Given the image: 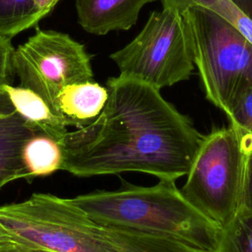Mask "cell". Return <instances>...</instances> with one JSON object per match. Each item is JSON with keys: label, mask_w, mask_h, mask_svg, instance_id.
<instances>
[{"label": "cell", "mask_w": 252, "mask_h": 252, "mask_svg": "<svg viewBox=\"0 0 252 252\" xmlns=\"http://www.w3.org/2000/svg\"><path fill=\"white\" fill-rule=\"evenodd\" d=\"M11 244H19L13 235L0 223V246L2 245H11Z\"/></svg>", "instance_id": "cell-22"}, {"label": "cell", "mask_w": 252, "mask_h": 252, "mask_svg": "<svg viewBox=\"0 0 252 252\" xmlns=\"http://www.w3.org/2000/svg\"><path fill=\"white\" fill-rule=\"evenodd\" d=\"M40 20L33 0H0V35L12 38Z\"/></svg>", "instance_id": "cell-14"}, {"label": "cell", "mask_w": 252, "mask_h": 252, "mask_svg": "<svg viewBox=\"0 0 252 252\" xmlns=\"http://www.w3.org/2000/svg\"><path fill=\"white\" fill-rule=\"evenodd\" d=\"M214 252H252V213L242 210L221 228Z\"/></svg>", "instance_id": "cell-15"}, {"label": "cell", "mask_w": 252, "mask_h": 252, "mask_svg": "<svg viewBox=\"0 0 252 252\" xmlns=\"http://www.w3.org/2000/svg\"><path fill=\"white\" fill-rule=\"evenodd\" d=\"M220 16L252 44V0H224Z\"/></svg>", "instance_id": "cell-17"}, {"label": "cell", "mask_w": 252, "mask_h": 252, "mask_svg": "<svg viewBox=\"0 0 252 252\" xmlns=\"http://www.w3.org/2000/svg\"><path fill=\"white\" fill-rule=\"evenodd\" d=\"M110 58L120 75L158 90L189 79L194 60L183 15L169 8L153 12L139 34Z\"/></svg>", "instance_id": "cell-6"}, {"label": "cell", "mask_w": 252, "mask_h": 252, "mask_svg": "<svg viewBox=\"0 0 252 252\" xmlns=\"http://www.w3.org/2000/svg\"><path fill=\"white\" fill-rule=\"evenodd\" d=\"M1 88L27 125L53 138L63 146L68 126L38 94L26 87H15L12 84H2Z\"/></svg>", "instance_id": "cell-10"}, {"label": "cell", "mask_w": 252, "mask_h": 252, "mask_svg": "<svg viewBox=\"0 0 252 252\" xmlns=\"http://www.w3.org/2000/svg\"><path fill=\"white\" fill-rule=\"evenodd\" d=\"M32 252H47V251H41V250H34V249H31Z\"/></svg>", "instance_id": "cell-25"}, {"label": "cell", "mask_w": 252, "mask_h": 252, "mask_svg": "<svg viewBox=\"0 0 252 252\" xmlns=\"http://www.w3.org/2000/svg\"><path fill=\"white\" fill-rule=\"evenodd\" d=\"M157 0H76L78 21L88 32L97 35L132 28L144 5Z\"/></svg>", "instance_id": "cell-9"}, {"label": "cell", "mask_w": 252, "mask_h": 252, "mask_svg": "<svg viewBox=\"0 0 252 252\" xmlns=\"http://www.w3.org/2000/svg\"><path fill=\"white\" fill-rule=\"evenodd\" d=\"M7 183H8V182H7L6 180H4V179H1V178H0V189H1L4 185H6Z\"/></svg>", "instance_id": "cell-24"}, {"label": "cell", "mask_w": 252, "mask_h": 252, "mask_svg": "<svg viewBox=\"0 0 252 252\" xmlns=\"http://www.w3.org/2000/svg\"><path fill=\"white\" fill-rule=\"evenodd\" d=\"M13 67L20 86L38 94L56 114L60 91L94 77L85 46L67 33L54 31L36 30L15 49Z\"/></svg>", "instance_id": "cell-7"}, {"label": "cell", "mask_w": 252, "mask_h": 252, "mask_svg": "<svg viewBox=\"0 0 252 252\" xmlns=\"http://www.w3.org/2000/svg\"><path fill=\"white\" fill-rule=\"evenodd\" d=\"M162 8H169L180 12L181 14L192 7H201L212 10L221 15L224 0H160Z\"/></svg>", "instance_id": "cell-19"}, {"label": "cell", "mask_w": 252, "mask_h": 252, "mask_svg": "<svg viewBox=\"0 0 252 252\" xmlns=\"http://www.w3.org/2000/svg\"><path fill=\"white\" fill-rule=\"evenodd\" d=\"M22 161L28 181L39 176L50 175L62 169L64 150L62 145L44 133H36L23 146Z\"/></svg>", "instance_id": "cell-12"}, {"label": "cell", "mask_w": 252, "mask_h": 252, "mask_svg": "<svg viewBox=\"0 0 252 252\" xmlns=\"http://www.w3.org/2000/svg\"><path fill=\"white\" fill-rule=\"evenodd\" d=\"M107 96V89L93 81L67 85L57 96L58 114L67 126L83 127L98 116Z\"/></svg>", "instance_id": "cell-11"}, {"label": "cell", "mask_w": 252, "mask_h": 252, "mask_svg": "<svg viewBox=\"0 0 252 252\" xmlns=\"http://www.w3.org/2000/svg\"><path fill=\"white\" fill-rule=\"evenodd\" d=\"M104 227L120 252H212L170 238Z\"/></svg>", "instance_id": "cell-13"}, {"label": "cell", "mask_w": 252, "mask_h": 252, "mask_svg": "<svg viewBox=\"0 0 252 252\" xmlns=\"http://www.w3.org/2000/svg\"><path fill=\"white\" fill-rule=\"evenodd\" d=\"M59 0H33V5L39 18L42 19L47 16L55 7Z\"/></svg>", "instance_id": "cell-21"}, {"label": "cell", "mask_w": 252, "mask_h": 252, "mask_svg": "<svg viewBox=\"0 0 252 252\" xmlns=\"http://www.w3.org/2000/svg\"><path fill=\"white\" fill-rule=\"evenodd\" d=\"M250 147L231 126L204 135L180 189L183 196L220 228L242 210Z\"/></svg>", "instance_id": "cell-4"}, {"label": "cell", "mask_w": 252, "mask_h": 252, "mask_svg": "<svg viewBox=\"0 0 252 252\" xmlns=\"http://www.w3.org/2000/svg\"><path fill=\"white\" fill-rule=\"evenodd\" d=\"M243 210L252 213V151L250 152L247 159L245 183H244V196H243Z\"/></svg>", "instance_id": "cell-20"}, {"label": "cell", "mask_w": 252, "mask_h": 252, "mask_svg": "<svg viewBox=\"0 0 252 252\" xmlns=\"http://www.w3.org/2000/svg\"><path fill=\"white\" fill-rule=\"evenodd\" d=\"M0 223L17 243L47 252H120L105 227L69 199L34 193L0 207Z\"/></svg>", "instance_id": "cell-3"}, {"label": "cell", "mask_w": 252, "mask_h": 252, "mask_svg": "<svg viewBox=\"0 0 252 252\" xmlns=\"http://www.w3.org/2000/svg\"><path fill=\"white\" fill-rule=\"evenodd\" d=\"M0 252H32V250L20 244H11L0 246Z\"/></svg>", "instance_id": "cell-23"}, {"label": "cell", "mask_w": 252, "mask_h": 252, "mask_svg": "<svg viewBox=\"0 0 252 252\" xmlns=\"http://www.w3.org/2000/svg\"><path fill=\"white\" fill-rule=\"evenodd\" d=\"M0 84V178L8 183L17 179L28 180L22 161L25 143L37 131L32 129L11 104Z\"/></svg>", "instance_id": "cell-8"}, {"label": "cell", "mask_w": 252, "mask_h": 252, "mask_svg": "<svg viewBox=\"0 0 252 252\" xmlns=\"http://www.w3.org/2000/svg\"><path fill=\"white\" fill-rule=\"evenodd\" d=\"M182 15L206 96L225 112L233 97L252 85V44L212 10L192 7Z\"/></svg>", "instance_id": "cell-5"}, {"label": "cell", "mask_w": 252, "mask_h": 252, "mask_svg": "<svg viewBox=\"0 0 252 252\" xmlns=\"http://www.w3.org/2000/svg\"><path fill=\"white\" fill-rule=\"evenodd\" d=\"M224 113L229 126L238 132L252 151V85L233 97Z\"/></svg>", "instance_id": "cell-16"}, {"label": "cell", "mask_w": 252, "mask_h": 252, "mask_svg": "<svg viewBox=\"0 0 252 252\" xmlns=\"http://www.w3.org/2000/svg\"><path fill=\"white\" fill-rule=\"evenodd\" d=\"M14 51L11 37L0 35V84H12L13 82Z\"/></svg>", "instance_id": "cell-18"}, {"label": "cell", "mask_w": 252, "mask_h": 252, "mask_svg": "<svg viewBox=\"0 0 252 252\" xmlns=\"http://www.w3.org/2000/svg\"><path fill=\"white\" fill-rule=\"evenodd\" d=\"M122 182L117 190L94 191L69 201L102 226L215 251L221 228L183 196L175 181L160 179L148 187Z\"/></svg>", "instance_id": "cell-2"}, {"label": "cell", "mask_w": 252, "mask_h": 252, "mask_svg": "<svg viewBox=\"0 0 252 252\" xmlns=\"http://www.w3.org/2000/svg\"><path fill=\"white\" fill-rule=\"evenodd\" d=\"M106 89L98 116L67 133L62 170L80 177L143 172L173 181L186 175L204 136L191 120L140 80L119 75Z\"/></svg>", "instance_id": "cell-1"}]
</instances>
